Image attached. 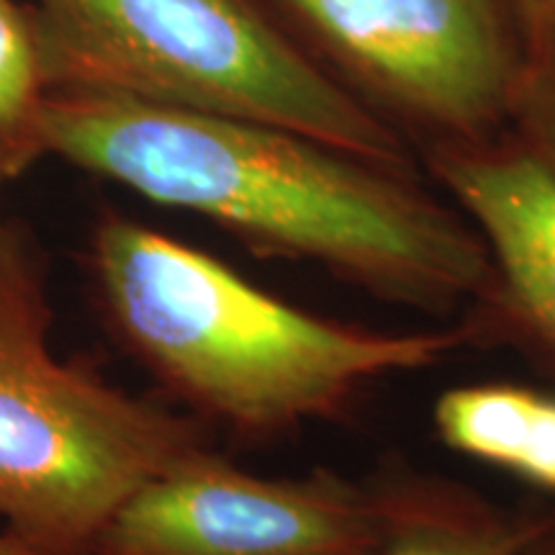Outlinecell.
<instances>
[{
  "instance_id": "cell-11",
  "label": "cell",
  "mask_w": 555,
  "mask_h": 555,
  "mask_svg": "<svg viewBox=\"0 0 555 555\" xmlns=\"http://www.w3.org/2000/svg\"><path fill=\"white\" fill-rule=\"evenodd\" d=\"M509 134L555 176V9L527 44L512 99Z\"/></svg>"
},
{
  "instance_id": "cell-1",
  "label": "cell",
  "mask_w": 555,
  "mask_h": 555,
  "mask_svg": "<svg viewBox=\"0 0 555 555\" xmlns=\"http://www.w3.org/2000/svg\"><path fill=\"white\" fill-rule=\"evenodd\" d=\"M47 152L198 214L258 255L314 262L388 304L450 317L489 291L483 237L420 172L298 131L57 88L47 103Z\"/></svg>"
},
{
  "instance_id": "cell-7",
  "label": "cell",
  "mask_w": 555,
  "mask_h": 555,
  "mask_svg": "<svg viewBox=\"0 0 555 555\" xmlns=\"http://www.w3.org/2000/svg\"><path fill=\"white\" fill-rule=\"evenodd\" d=\"M420 163L489 249V291L463 311L478 347H517L555 373V176L509 129Z\"/></svg>"
},
{
  "instance_id": "cell-8",
  "label": "cell",
  "mask_w": 555,
  "mask_h": 555,
  "mask_svg": "<svg viewBox=\"0 0 555 555\" xmlns=\"http://www.w3.org/2000/svg\"><path fill=\"white\" fill-rule=\"evenodd\" d=\"M371 483L384 512L373 555H525L555 517L553 506H502L401 461H388Z\"/></svg>"
},
{
  "instance_id": "cell-3",
  "label": "cell",
  "mask_w": 555,
  "mask_h": 555,
  "mask_svg": "<svg viewBox=\"0 0 555 555\" xmlns=\"http://www.w3.org/2000/svg\"><path fill=\"white\" fill-rule=\"evenodd\" d=\"M57 88L260 121L406 172L420 157L268 0H34Z\"/></svg>"
},
{
  "instance_id": "cell-4",
  "label": "cell",
  "mask_w": 555,
  "mask_h": 555,
  "mask_svg": "<svg viewBox=\"0 0 555 555\" xmlns=\"http://www.w3.org/2000/svg\"><path fill=\"white\" fill-rule=\"evenodd\" d=\"M50 327L37 258L0 224V530L39 555H93L121 504L206 437L60 360Z\"/></svg>"
},
{
  "instance_id": "cell-14",
  "label": "cell",
  "mask_w": 555,
  "mask_h": 555,
  "mask_svg": "<svg viewBox=\"0 0 555 555\" xmlns=\"http://www.w3.org/2000/svg\"><path fill=\"white\" fill-rule=\"evenodd\" d=\"M0 555H39V553L29 551V547H24L18 540H13L11 535H5V532L0 530Z\"/></svg>"
},
{
  "instance_id": "cell-13",
  "label": "cell",
  "mask_w": 555,
  "mask_h": 555,
  "mask_svg": "<svg viewBox=\"0 0 555 555\" xmlns=\"http://www.w3.org/2000/svg\"><path fill=\"white\" fill-rule=\"evenodd\" d=\"M525 555H555V517H553V522L547 525L543 532H540L535 543L527 547Z\"/></svg>"
},
{
  "instance_id": "cell-9",
  "label": "cell",
  "mask_w": 555,
  "mask_h": 555,
  "mask_svg": "<svg viewBox=\"0 0 555 555\" xmlns=\"http://www.w3.org/2000/svg\"><path fill=\"white\" fill-rule=\"evenodd\" d=\"M433 422L455 453L555 494V393L512 384L448 388Z\"/></svg>"
},
{
  "instance_id": "cell-10",
  "label": "cell",
  "mask_w": 555,
  "mask_h": 555,
  "mask_svg": "<svg viewBox=\"0 0 555 555\" xmlns=\"http://www.w3.org/2000/svg\"><path fill=\"white\" fill-rule=\"evenodd\" d=\"M54 82L29 9L0 0V183L24 176L47 152Z\"/></svg>"
},
{
  "instance_id": "cell-5",
  "label": "cell",
  "mask_w": 555,
  "mask_h": 555,
  "mask_svg": "<svg viewBox=\"0 0 555 555\" xmlns=\"http://www.w3.org/2000/svg\"><path fill=\"white\" fill-rule=\"evenodd\" d=\"M298 44L422 157L509 129L525 39L506 0H268ZM422 165V163H420Z\"/></svg>"
},
{
  "instance_id": "cell-12",
  "label": "cell",
  "mask_w": 555,
  "mask_h": 555,
  "mask_svg": "<svg viewBox=\"0 0 555 555\" xmlns=\"http://www.w3.org/2000/svg\"><path fill=\"white\" fill-rule=\"evenodd\" d=\"M506 5L517 21L527 50V44L538 37V31L543 29L547 16L555 9V0H506Z\"/></svg>"
},
{
  "instance_id": "cell-2",
  "label": "cell",
  "mask_w": 555,
  "mask_h": 555,
  "mask_svg": "<svg viewBox=\"0 0 555 555\" xmlns=\"http://www.w3.org/2000/svg\"><path fill=\"white\" fill-rule=\"evenodd\" d=\"M88 262L124 345L201 420L247 440L339 420L378 380L478 347L468 317L397 335L309 314L189 242L116 214L93 229Z\"/></svg>"
},
{
  "instance_id": "cell-6",
  "label": "cell",
  "mask_w": 555,
  "mask_h": 555,
  "mask_svg": "<svg viewBox=\"0 0 555 555\" xmlns=\"http://www.w3.org/2000/svg\"><path fill=\"white\" fill-rule=\"evenodd\" d=\"M380 543L371 481L255 476L198 448L121 504L93 555H373Z\"/></svg>"
}]
</instances>
